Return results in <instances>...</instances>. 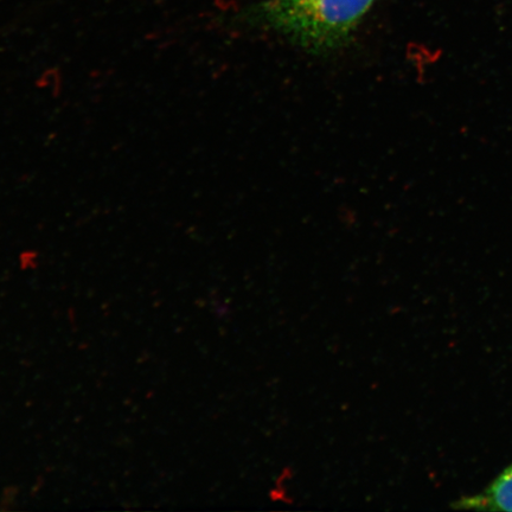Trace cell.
<instances>
[{
  "label": "cell",
  "instance_id": "6da1fadb",
  "mask_svg": "<svg viewBox=\"0 0 512 512\" xmlns=\"http://www.w3.org/2000/svg\"><path fill=\"white\" fill-rule=\"evenodd\" d=\"M377 0H260L243 22L272 30L307 53H334L351 41Z\"/></svg>",
  "mask_w": 512,
  "mask_h": 512
},
{
  "label": "cell",
  "instance_id": "7a4b0ae2",
  "mask_svg": "<svg viewBox=\"0 0 512 512\" xmlns=\"http://www.w3.org/2000/svg\"><path fill=\"white\" fill-rule=\"evenodd\" d=\"M464 509L512 511V464L483 494L460 502Z\"/></svg>",
  "mask_w": 512,
  "mask_h": 512
}]
</instances>
